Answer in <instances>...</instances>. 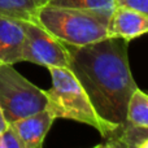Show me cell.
Here are the masks:
<instances>
[{"label": "cell", "mask_w": 148, "mask_h": 148, "mask_svg": "<svg viewBox=\"0 0 148 148\" xmlns=\"http://www.w3.org/2000/svg\"><path fill=\"white\" fill-rule=\"evenodd\" d=\"M127 43L108 36L86 46H68L69 69L86 91L104 122L116 127L126 122V110L136 88L129 64Z\"/></svg>", "instance_id": "6da1fadb"}, {"label": "cell", "mask_w": 148, "mask_h": 148, "mask_svg": "<svg viewBox=\"0 0 148 148\" xmlns=\"http://www.w3.org/2000/svg\"><path fill=\"white\" fill-rule=\"evenodd\" d=\"M110 16V13L46 4L38 12V23L61 42L79 47L108 38Z\"/></svg>", "instance_id": "7a4b0ae2"}, {"label": "cell", "mask_w": 148, "mask_h": 148, "mask_svg": "<svg viewBox=\"0 0 148 148\" xmlns=\"http://www.w3.org/2000/svg\"><path fill=\"white\" fill-rule=\"evenodd\" d=\"M52 75V87L47 91V109L55 118L72 120L86 123L99 131L101 138L113 130L94 109L86 91L69 68H48Z\"/></svg>", "instance_id": "3957f363"}, {"label": "cell", "mask_w": 148, "mask_h": 148, "mask_svg": "<svg viewBox=\"0 0 148 148\" xmlns=\"http://www.w3.org/2000/svg\"><path fill=\"white\" fill-rule=\"evenodd\" d=\"M47 91L39 88L12 64H0V107L8 123L46 109Z\"/></svg>", "instance_id": "277c9868"}, {"label": "cell", "mask_w": 148, "mask_h": 148, "mask_svg": "<svg viewBox=\"0 0 148 148\" xmlns=\"http://www.w3.org/2000/svg\"><path fill=\"white\" fill-rule=\"evenodd\" d=\"M25 30L22 61L34 62L47 69L51 66L69 68V51L66 43L57 39L39 23L22 21Z\"/></svg>", "instance_id": "5b68a950"}, {"label": "cell", "mask_w": 148, "mask_h": 148, "mask_svg": "<svg viewBox=\"0 0 148 148\" xmlns=\"http://www.w3.org/2000/svg\"><path fill=\"white\" fill-rule=\"evenodd\" d=\"M148 33V14L123 5H117L108 23V36L131 40Z\"/></svg>", "instance_id": "8992f818"}, {"label": "cell", "mask_w": 148, "mask_h": 148, "mask_svg": "<svg viewBox=\"0 0 148 148\" xmlns=\"http://www.w3.org/2000/svg\"><path fill=\"white\" fill-rule=\"evenodd\" d=\"M55 120L53 114L46 108L9 125L14 129L23 148H40Z\"/></svg>", "instance_id": "52a82bcc"}, {"label": "cell", "mask_w": 148, "mask_h": 148, "mask_svg": "<svg viewBox=\"0 0 148 148\" xmlns=\"http://www.w3.org/2000/svg\"><path fill=\"white\" fill-rule=\"evenodd\" d=\"M25 30L22 21L0 16V64L22 61Z\"/></svg>", "instance_id": "ba28073f"}, {"label": "cell", "mask_w": 148, "mask_h": 148, "mask_svg": "<svg viewBox=\"0 0 148 148\" xmlns=\"http://www.w3.org/2000/svg\"><path fill=\"white\" fill-rule=\"evenodd\" d=\"M144 139H148V127H138L125 122L103 136L104 142L100 144V147L136 148Z\"/></svg>", "instance_id": "9c48e42d"}, {"label": "cell", "mask_w": 148, "mask_h": 148, "mask_svg": "<svg viewBox=\"0 0 148 148\" xmlns=\"http://www.w3.org/2000/svg\"><path fill=\"white\" fill-rule=\"evenodd\" d=\"M48 0H0V16L38 23V12Z\"/></svg>", "instance_id": "30bf717a"}, {"label": "cell", "mask_w": 148, "mask_h": 148, "mask_svg": "<svg viewBox=\"0 0 148 148\" xmlns=\"http://www.w3.org/2000/svg\"><path fill=\"white\" fill-rule=\"evenodd\" d=\"M126 122L138 127H148V94L138 87L127 103Z\"/></svg>", "instance_id": "8fae6325"}, {"label": "cell", "mask_w": 148, "mask_h": 148, "mask_svg": "<svg viewBox=\"0 0 148 148\" xmlns=\"http://www.w3.org/2000/svg\"><path fill=\"white\" fill-rule=\"evenodd\" d=\"M47 4L62 8H73V9L94 10L112 14L117 7V0H48Z\"/></svg>", "instance_id": "7c38bea8"}, {"label": "cell", "mask_w": 148, "mask_h": 148, "mask_svg": "<svg viewBox=\"0 0 148 148\" xmlns=\"http://www.w3.org/2000/svg\"><path fill=\"white\" fill-rule=\"evenodd\" d=\"M0 148H23L18 135L10 125H8L7 129L0 133Z\"/></svg>", "instance_id": "4fadbf2b"}, {"label": "cell", "mask_w": 148, "mask_h": 148, "mask_svg": "<svg viewBox=\"0 0 148 148\" xmlns=\"http://www.w3.org/2000/svg\"><path fill=\"white\" fill-rule=\"evenodd\" d=\"M117 5L133 8L148 14V0H117Z\"/></svg>", "instance_id": "5bb4252c"}, {"label": "cell", "mask_w": 148, "mask_h": 148, "mask_svg": "<svg viewBox=\"0 0 148 148\" xmlns=\"http://www.w3.org/2000/svg\"><path fill=\"white\" fill-rule=\"evenodd\" d=\"M9 125V123L7 122V120H5L4 114H3V110H1V107H0V133H3V131L7 129V126Z\"/></svg>", "instance_id": "9a60e30c"}]
</instances>
